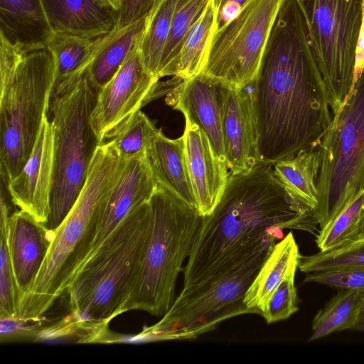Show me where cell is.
Listing matches in <instances>:
<instances>
[{"label":"cell","instance_id":"cell-35","mask_svg":"<svg viewBox=\"0 0 364 364\" xmlns=\"http://www.w3.org/2000/svg\"><path fill=\"white\" fill-rule=\"evenodd\" d=\"M304 282L341 289L364 291V266H346L306 273Z\"/></svg>","mask_w":364,"mask_h":364},{"label":"cell","instance_id":"cell-29","mask_svg":"<svg viewBox=\"0 0 364 364\" xmlns=\"http://www.w3.org/2000/svg\"><path fill=\"white\" fill-rule=\"evenodd\" d=\"M362 309L360 291L341 289L320 309L312 321L314 341L332 333L353 329Z\"/></svg>","mask_w":364,"mask_h":364},{"label":"cell","instance_id":"cell-12","mask_svg":"<svg viewBox=\"0 0 364 364\" xmlns=\"http://www.w3.org/2000/svg\"><path fill=\"white\" fill-rule=\"evenodd\" d=\"M173 85L172 79L160 82L149 73L139 48L134 50L98 91L90 124L99 142L103 143L109 132Z\"/></svg>","mask_w":364,"mask_h":364},{"label":"cell","instance_id":"cell-2","mask_svg":"<svg viewBox=\"0 0 364 364\" xmlns=\"http://www.w3.org/2000/svg\"><path fill=\"white\" fill-rule=\"evenodd\" d=\"M318 225L312 211L287 191L272 166L258 164L230 174L213 212L202 216L183 270V288L240 263L283 229L314 233Z\"/></svg>","mask_w":364,"mask_h":364},{"label":"cell","instance_id":"cell-23","mask_svg":"<svg viewBox=\"0 0 364 364\" xmlns=\"http://www.w3.org/2000/svg\"><path fill=\"white\" fill-rule=\"evenodd\" d=\"M301 255L294 237L290 232L277 242L248 288L246 306L262 314L268 300L284 278L296 272Z\"/></svg>","mask_w":364,"mask_h":364},{"label":"cell","instance_id":"cell-4","mask_svg":"<svg viewBox=\"0 0 364 364\" xmlns=\"http://www.w3.org/2000/svg\"><path fill=\"white\" fill-rule=\"evenodd\" d=\"M55 82L47 48L27 52L0 34V176L8 183L32 151Z\"/></svg>","mask_w":364,"mask_h":364},{"label":"cell","instance_id":"cell-31","mask_svg":"<svg viewBox=\"0 0 364 364\" xmlns=\"http://www.w3.org/2000/svg\"><path fill=\"white\" fill-rule=\"evenodd\" d=\"M210 0H188L176 14L163 50L158 77L168 76L180 44L188 30L200 18Z\"/></svg>","mask_w":364,"mask_h":364},{"label":"cell","instance_id":"cell-8","mask_svg":"<svg viewBox=\"0 0 364 364\" xmlns=\"http://www.w3.org/2000/svg\"><path fill=\"white\" fill-rule=\"evenodd\" d=\"M97 93L87 71L72 87L51 95L48 115L54 131V173L46 226L53 234L80 195L100 144L90 124Z\"/></svg>","mask_w":364,"mask_h":364},{"label":"cell","instance_id":"cell-27","mask_svg":"<svg viewBox=\"0 0 364 364\" xmlns=\"http://www.w3.org/2000/svg\"><path fill=\"white\" fill-rule=\"evenodd\" d=\"M363 240L364 191L320 228L316 243L320 252H328Z\"/></svg>","mask_w":364,"mask_h":364},{"label":"cell","instance_id":"cell-21","mask_svg":"<svg viewBox=\"0 0 364 364\" xmlns=\"http://www.w3.org/2000/svg\"><path fill=\"white\" fill-rule=\"evenodd\" d=\"M0 28L27 52L46 48L53 33L42 0H0Z\"/></svg>","mask_w":364,"mask_h":364},{"label":"cell","instance_id":"cell-32","mask_svg":"<svg viewBox=\"0 0 364 364\" xmlns=\"http://www.w3.org/2000/svg\"><path fill=\"white\" fill-rule=\"evenodd\" d=\"M364 266V240L328 252L301 256L298 268L304 273L346 266Z\"/></svg>","mask_w":364,"mask_h":364},{"label":"cell","instance_id":"cell-19","mask_svg":"<svg viewBox=\"0 0 364 364\" xmlns=\"http://www.w3.org/2000/svg\"><path fill=\"white\" fill-rule=\"evenodd\" d=\"M53 31L97 38L111 32L117 13L95 0H42Z\"/></svg>","mask_w":364,"mask_h":364},{"label":"cell","instance_id":"cell-3","mask_svg":"<svg viewBox=\"0 0 364 364\" xmlns=\"http://www.w3.org/2000/svg\"><path fill=\"white\" fill-rule=\"evenodd\" d=\"M124 161L109 142L99 144L80 195L55 231L39 273L20 301L18 320L38 321L67 290L90 254Z\"/></svg>","mask_w":364,"mask_h":364},{"label":"cell","instance_id":"cell-24","mask_svg":"<svg viewBox=\"0 0 364 364\" xmlns=\"http://www.w3.org/2000/svg\"><path fill=\"white\" fill-rule=\"evenodd\" d=\"M152 13L132 24L116 26L87 69L89 79L99 91L115 75L129 55L139 48Z\"/></svg>","mask_w":364,"mask_h":364},{"label":"cell","instance_id":"cell-26","mask_svg":"<svg viewBox=\"0 0 364 364\" xmlns=\"http://www.w3.org/2000/svg\"><path fill=\"white\" fill-rule=\"evenodd\" d=\"M216 11L213 0L184 36L168 76L183 80L200 74L205 65L209 45L216 30Z\"/></svg>","mask_w":364,"mask_h":364},{"label":"cell","instance_id":"cell-10","mask_svg":"<svg viewBox=\"0 0 364 364\" xmlns=\"http://www.w3.org/2000/svg\"><path fill=\"white\" fill-rule=\"evenodd\" d=\"M325 82L333 117L355 82L364 23V0H296Z\"/></svg>","mask_w":364,"mask_h":364},{"label":"cell","instance_id":"cell-13","mask_svg":"<svg viewBox=\"0 0 364 364\" xmlns=\"http://www.w3.org/2000/svg\"><path fill=\"white\" fill-rule=\"evenodd\" d=\"M53 173L54 131L48 114L27 161L8 183L13 204L45 224L50 213Z\"/></svg>","mask_w":364,"mask_h":364},{"label":"cell","instance_id":"cell-39","mask_svg":"<svg viewBox=\"0 0 364 364\" xmlns=\"http://www.w3.org/2000/svg\"><path fill=\"white\" fill-rule=\"evenodd\" d=\"M353 330L364 331V309L361 310L358 320Z\"/></svg>","mask_w":364,"mask_h":364},{"label":"cell","instance_id":"cell-6","mask_svg":"<svg viewBox=\"0 0 364 364\" xmlns=\"http://www.w3.org/2000/svg\"><path fill=\"white\" fill-rule=\"evenodd\" d=\"M149 217L147 201L117 226L75 274L66 291L80 326L103 328L120 314L136 274Z\"/></svg>","mask_w":364,"mask_h":364},{"label":"cell","instance_id":"cell-15","mask_svg":"<svg viewBox=\"0 0 364 364\" xmlns=\"http://www.w3.org/2000/svg\"><path fill=\"white\" fill-rule=\"evenodd\" d=\"M225 162L230 174L259 164L258 136L250 85L228 90L223 119Z\"/></svg>","mask_w":364,"mask_h":364},{"label":"cell","instance_id":"cell-16","mask_svg":"<svg viewBox=\"0 0 364 364\" xmlns=\"http://www.w3.org/2000/svg\"><path fill=\"white\" fill-rule=\"evenodd\" d=\"M184 117L186 126L182 136L196 209L201 216H206L219 202L230 173L226 163L218 156L206 134L197 124Z\"/></svg>","mask_w":364,"mask_h":364},{"label":"cell","instance_id":"cell-11","mask_svg":"<svg viewBox=\"0 0 364 364\" xmlns=\"http://www.w3.org/2000/svg\"><path fill=\"white\" fill-rule=\"evenodd\" d=\"M284 0H248L211 38L202 73L230 87L255 79L271 30Z\"/></svg>","mask_w":364,"mask_h":364},{"label":"cell","instance_id":"cell-34","mask_svg":"<svg viewBox=\"0 0 364 364\" xmlns=\"http://www.w3.org/2000/svg\"><path fill=\"white\" fill-rule=\"evenodd\" d=\"M295 273H289L268 300L261 314L267 323L285 320L297 311L299 307L294 284Z\"/></svg>","mask_w":364,"mask_h":364},{"label":"cell","instance_id":"cell-25","mask_svg":"<svg viewBox=\"0 0 364 364\" xmlns=\"http://www.w3.org/2000/svg\"><path fill=\"white\" fill-rule=\"evenodd\" d=\"M272 166L275 176L287 191L314 215L318 203V148L301 151L294 157L278 161Z\"/></svg>","mask_w":364,"mask_h":364},{"label":"cell","instance_id":"cell-30","mask_svg":"<svg viewBox=\"0 0 364 364\" xmlns=\"http://www.w3.org/2000/svg\"><path fill=\"white\" fill-rule=\"evenodd\" d=\"M158 131L154 123L139 110L109 132L104 142H109L119 156L129 158L145 152Z\"/></svg>","mask_w":364,"mask_h":364},{"label":"cell","instance_id":"cell-1","mask_svg":"<svg viewBox=\"0 0 364 364\" xmlns=\"http://www.w3.org/2000/svg\"><path fill=\"white\" fill-rule=\"evenodd\" d=\"M250 86L259 164L272 166L318 147L333 115L296 0L282 4Z\"/></svg>","mask_w":364,"mask_h":364},{"label":"cell","instance_id":"cell-5","mask_svg":"<svg viewBox=\"0 0 364 364\" xmlns=\"http://www.w3.org/2000/svg\"><path fill=\"white\" fill-rule=\"evenodd\" d=\"M149 203L146 240L120 314L143 310L163 316L175 300L176 279L190 255L202 216L194 207L159 184Z\"/></svg>","mask_w":364,"mask_h":364},{"label":"cell","instance_id":"cell-17","mask_svg":"<svg viewBox=\"0 0 364 364\" xmlns=\"http://www.w3.org/2000/svg\"><path fill=\"white\" fill-rule=\"evenodd\" d=\"M157 186L145 152L126 158L109 196L87 259L130 213L150 200Z\"/></svg>","mask_w":364,"mask_h":364},{"label":"cell","instance_id":"cell-22","mask_svg":"<svg viewBox=\"0 0 364 364\" xmlns=\"http://www.w3.org/2000/svg\"><path fill=\"white\" fill-rule=\"evenodd\" d=\"M110 33L97 38L53 31L46 48L55 66V82L53 94H60L72 87L87 71L98 50Z\"/></svg>","mask_w":364,"mask_h":364},{"label":"cell","instance_id":"cell-33","mask_svg":"<svg viewBox=\"0 0 364 364\" xmlns=\"http://www.w3.org/2000/svg\"><path fill=\"white\" fill-rule=\"evenodd\" d=\"M0 246V318L18 319L20 297L9 256L6 234L1 233Z\"/></svg>","mask_w":364,"mask_h":364},{"label":"cell","instance_id":"cell-37","mask_svg":"<svg viewBox=\"0 0 364 364\" xmlns=\"http://www.w3.org/2000/svg\"><path fill=\"white\" fill-rule=\"evenodd\" d=\"M248 0H213L216 11V30L233 19Z\"/></svg>","mask_w":364,"mask_h":364},{"label":"cell","instance_id":"cell-28","mask_svg":"<svg viewBox=\"0 0 364 364\" xmlns=\"http://www.w3.org/2000/svg\"><path fill=\"white\" fill-rule=\"evenodd\" d=\"M188 1L162 0L150 16L139 50L144 68L158 79L163 50L172 22Z\"/></svg>","mask_w":364,"mask_h":364},{"label":"cell","instance_id":"cell-36","mask_svg":"<svg viewBox=\"0 0 364 364\" xmlns=\"http://www.w3.org/2000/svg\"><path fill=\"white\" fill-rule=\"evenodd\" d=\"M162 0H127L117 13L115 26L126 27L152 13Z\"/></svg>","mask_w":364,"mask_h":364},{"label":"cell","instance_id":"cell-9","mask_svg":"<svg viewBox=\"0 0 364 364\" xmlns=\"http://www.w3.org/2000/svg\"><path fill=\"white\" fill-rule=\"evenodd\" d=\"M318 206L320 227L364 191V68L321 144Z\"/></svg>","mask_w":364,"mask_h":364},{"label":"cell","instance_id":"cell-7","mask_svg":"<svg viewBox=\"0 0 364 364\" xmlns=\"http://www.w3.org/2000/svg\"><path fill=\"white\" fill-rule=\"evenodd\" d=\"M283 237V233L272 235L240 263L183 288L167 313L143 336L151 340H191L228 318L257 314L246 306V292L277 241Z\"/></svg>","mask_w":364,"mask_h":364},{"label":"cell","instance_id":"cell-38","mask_svg":"<svg viewBox=\"0 0 364 364\" xmlns=\"http://www.w3.org/2000/svg\"><path fill=\"white\" fill-rule=\"evenodd\" d=\"M100 5L118 13L124 7L127 0H95Z\"/></svg>","mask_w":364,"mask_h":364},{"label":"cell","instance_id":"cell-20","mask_svg":"<svg viewBox=\"0 0 364 364\" xmlns=\"http://www.w3.org/2000/svg\"><path fill=\"white\" fill-rule=\"evenodd\" d=\"M145 154L157 183L196 208L183 136L171 139L159 129Z\"/></svg>","mask_w":364,"mask_h":364},{"label":"cell","instance_id":"cell-40","mask_svg":"<svg viewBox=\"0 0 364 364\" xmlns=\"http://www.w3.org/2000/svg\"><path fill=\"white\" fill-rule=\"evenodd\" d=\"M360 301H361V306H362V309H364V291H360Z\"/></svg>","mask_w":364,"mask_h":364},{"label":"cell","instance_id":"cell-14","mask_svg":"<svg viewBox=\"0 0 364 364\" xmlns=\"http://www.w3.org/2000/svg\"><path fill=\"white\" fill-rule=\"evenodd\" d=\"M228 87L222 81L200 73L188 80L178 77L166 98L168 105L199 127L225 162L223 119Z\"/></svg>","mask_w":364,"mask_h":364},{"label":"cell","instance_id":"cell-18","mask_svg":"<svg viewBox=\"0 0 364 364\" xmlns=\"http://www.w3.org/2000/svg\"><path fill=\"white\" fill-rule=\"evenodd\" d=\"M53 236L45 223L28 213L11 214L6 240L20 301L38 276Z\"/></svg>","mask_w":364,"mask_h":364}]
</instances>
